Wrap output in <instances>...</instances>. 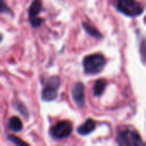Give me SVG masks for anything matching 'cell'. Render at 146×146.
<instances>
[{
  "label": "cell",
  "instance_id": "6da1fadb",
  "mask_svg": "<svg viewBox=\"0 0 146 146\" xmlns=\"http://www.w3.org/2000/svg\"><path fill=\"white\" fill-rule=\"evenodd\" d=\"M83 64L86 74H97L103 70L106 65V59L101 54L89 55L83 59Z\"/></svg>",
  "mask_w": 146,
  "mask_h": 146
},
{
  "label": "cell",
  "instance_id": "7a4b0ae2",
  "mask_svg": "<svg viewBox=\"0 0 146 146\" xmlns=\"http://www.w3.org/2000/svg\"><path fill=\"white\" fill-rule=\"evenodd\" d=\"M119 146H145L140 135L133 130H124L117 138Z\"/></svg>",
  "mask_w": 146,
  "mask_h": 146
},
{
  "label": "cell",
  "instance_id": "3957f363",
  "mask_svg": "<svg viewBox=\"0 0 146 146\" xmlns=\"http://www.w3.org/2000/svg\"><path fill=\"white\" fill-rule=\"evenodd\" d=\"M60 86V78L59 76L50 77L44 86L41 98L46 102H50L57 98L58 91Z\"/></svg>",
  "mask_w": 146,
  "mask_h": 146
},
{
  "label": "cell",
  "instance_id": "277c9868",
  "mask_svg": "<svg viewBox=\"0 0 146 146\" xmlns=\"http://www.w3.org/2000/svg\"><path fill=\"white\" fill-rule=\"evenodd\" d=\"M117 9L120 12L128 16H137L144 11L143 6L136 1L120 0L117 3Z\"/></svg>",
  "mask_w": 146,
  "mask_h": 146
},
{
  "label": "cell",
  "instance_id": "5b68a950",
  "mask_svg": "<svg viewBox=\"0 0 146 146\" xmlns=\"http://www.w3.org/2000/svg\"><path fill=\"white\" fill-rule=\"evenodd\" d=\"M72 132V124L68 121H60L51 128V134L58 139H66Z\"/></svg>",
  "mask_w": 146,
  "mask_h": 146
},
{
  "label": "cell",
  "instance_id": "8992f818",
  "mask_svg": "<svg viewBox=\"0 0 146 146\" xmlns=\"http://www.w3.org/2000/svg\"><path fill=\"white\" fill-rule=\"evenodd\" d=\"M71 95L74 102L78 107H83L85 104L84 86L81 82L76 83L71 89Z\"/></svg>",
  "mask_w": 146,
  "mask_h": 146
},
{
  "label": "cell",
  "instance_id": "52a82bcc",
  "mask_svg": "<svg viewBox=\"0 0 146 146\" xmlns=\"http://www.w3.org/2000/svg\"><path fill=\"white\" fill-rule=\"evenodd\" d=\"M96 128V122L92 119H88L83 124L78 127L77 133L80 135H88L92 133Z\"/></svg>",
  "mask_w": 146,
  "mask_h": 146
},
{
  "label": "cell",
  "instance_id": "ba28073f",
  "mask_svg": "<svg viewBox=\"0 0 146 146\" xmlns=\"http://www.w3.org/2000/svg\"><path fill=\"white\" fill-rule=\"evenodd\" d=\"M41 9H42V4H41V3L39 2V1H34L31 3V5L29 7V9H28L29 18L32 19V18L38 17L37 15L41 11Z\"/></svg>",
  "mask_w": 146,
  "mask_h": 146
},
{
  "label": "cell",
  "instance_id": "9c48e42d",
  "mask_svg": "<svg viewBox=\"0 0 146 146\" xmlns=\"http://www.w3.org/2000/svg\"><path fill=\"white\" fill-rule=\"evenodd\" d=\"M9 127L14 132H20L22 129L23 125L20 118L16 116H12L9 119Z\"/></svg>",
  "mask_w": 146,
  "mask_h": 146
},
{
  "label": "cell",
  "instance_id": "30bf717a",
  "mask_svg": "<svg viewBox=\"0 0 146 146\" xmlns=\"http://www.w3.org/2000/svg\"><path fill=\"white\" fill-rule=\"evenodd\" d=\"M106 86H107V81L105 80H103V79L97 80L95 82V85H94V87H93L95 96H96V97L101 96L103 93V92H104V90L106 88Z\"/></svg>",
  "mask_w": 146,
  "mask_h": 146
},
{
  "label": "cell",
  "instance_id": "8fae6325",
  "mask_svg": "<svg viewBox=\"0 0 146 146\" xmlns=\"http://www.w3.org/2000/svg\"><path fill=\"white\" fill-rule=\"evenodd\" d=\"M83 29L86 31V33H88L89 35L95 37V38H101L102 37V33L94 27H92L91 25H89V23L87 22H83Z\"/></svg>",
  "mask_w": 146,
  "mask_h": 146
},
{
  "label": "cell",
  "instance_id": "7c38bea8",
  "mask_svg": "<svg viewBox=\"0 0 146 146\" xmlns=\"http://www.w3.org/2000/svg\"><path fill=\"white\" fill-rule=\"evenodd\" d=\"M8 139H9V141H11L15 146H29L25 141H23L22 139H19L17 136L9 135V136L8 137Z\"/></svg>",
  "mask_w": 146,
  "mask_h": 146
},
{
  "label": "cell",
  "instance_id": "4fadbf2b",
  "mask_svg": "<svg viewBox=\"0 0 146 146\" xmlns=\"http://www.w3.org/2000/svg\"><path fill=\"white\" fill-rule=\"evenodd\" d=\"M42 21H43V20L40 17H35V18L30 19V23L34 27H38L39 26H40Z\"/></svg>",
  "mask_w": 146,
  "mask_h": 146
},
{
  "label": "cell",
  "instance_id": "5bb4252c",
  "mask_svg": "<svg viewBox=\"0 0 146 146\" xmlns=\"http://www.w3.org/2000/svg\"><path fill=\"white\" fill-rule=\"evenodd\" d=\"M10 9L9 8V6L6 4L5 2L0 0V13H9Z\"/></svg>",
  "mask_w": 146,
  "mask_h": 146
},
{
  "label": "cell",
  "instance_id": "9a60e30c",
  "mask_svg": "<svg viewBox=\"0 0 146 146\" xmlns=\"http://www.w3.org/2000/svg\"><path fill=\"white\" fill-rule=\"evenodd\" d=\"M2 38H3V36H2V34H0V42H1V40H2Z\"/></svg>",
  "mask_w": 146,
  "mask_h": 146
}]
</instances>
